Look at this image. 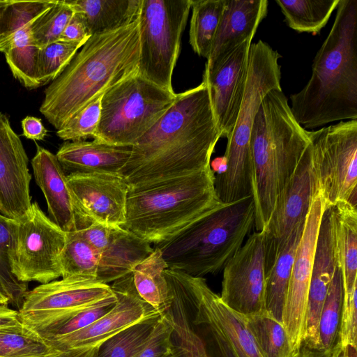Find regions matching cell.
<instances>
[{"label":"cell","instance_id":"obj_1","mask_svg":"<svg viewBox=\"0 0 357 357\" xmlns=\"http://www.w3.org/2000/svg\"><path fill=\"white\" fill-rule=\"evenodd\" d=\"M220 137L202 79L176 93L170 108L132 146L120 175L130 190L205 169Z\"/></svg>","mask_w":357,"mask_h":357},{"label":"cell","instance_id":"obj_2","mask_svg":"<svg viewBox=\"0 0 357 357\" xmlns=\"http://www.w3.org/2000/svg\"><path fill=\"white\" fill-rule=\"evenodd\" d=\"M289 98L292 114L305 130L357 119V0H340L310 79Z\"/></svg>","mask_w":357,"mask_h":357},{"label":"cell","instance_id":"obj_3","mask_svg":"<svg viewBox=\"0 0 357 357\" xmlns=\"http://www.w3.org/2000/svg\"><path fill=\"white\" fill-rule=\"evenodd\" d=\"M139 18L115 31L91 36L46 88L40 113L56 130L107 89L136 74Z\"/></svg>","mask_w":357,"mask_h":357},{"label":"cell","instance_id":"obj_4","mask_svg":"<svg viewBox=\"0 0 357 357\" xmlns=\"http://www.w3.org/2000/svg\"><path fill=\"white\" fill-rule=\"evenodd\" d=\"M310 143L308 130L295 119L282 88L270 91L255 116L250 137L257 231L266 227L278 195Z\"/></svg>","mask_w":357,"mask_h":357},{"label":"cell","instance_id":"obj_5","mask_svg":"<svg viewBox=\"0 0 357 357\" xmlns=\"http://www.w3.org/2000/svg\"><path fill=\"white\" fill-rule=\"evenodd\" d=\"M254 225L251 195L229 203L220 202L153 248L160 250L168 269L204 278L223 270Z\"/></svg>","mask_w":357,"mask_h":357},{"label":"cell","instance_id":"obj_6","mask_svg":"<svg viewBox=\"0 0 357 357\" xmlns=\"http://www.w3.org/2000/svg\"><path fill=\"white\" fill-rule=\"evenodd\" d=\"M211 167L130 190L122 226L154 245L167 241L220 202Z\"/></svg>","mask_w":357,"mask_h":357},{"label":"cell","instance_id":"obj_7","mask_svg":"<svg viewBox=\"0 0 357 357\" xmlns=\"http://www.w3.org/2000/svg\"><path fill=\"white\" fill-rule=\"evenodd\" d=\"M282 57L267 43H251L245 90L241 109L222 159V170L215 176L219 200L234 202L252 195L250 137L255 116L264 98L281 89Z\"/></svg>","mask_w":357,"mask_h":357},{"label":"cell","instance_id":"obj_8","mask_svg":"<svg viewBox=\"0 0 357 357\" xmlns=\"http://www.w3.org/2000/svg\"><path fill=\"white\" fill-rule=\"evenodd\" d=\"M176 97L137 73L107 89L93 140L132 146L165 114Z\"/></svg>","mask_w":357,"mask_h":357},{"label":"cell","instance_id":"obj_9","mask_svg":"<svg viewBox=\"0 0 357 357\" xmlns=\"http://www.w3.org/2000/svg\"><path fill=\"white\" fill-rule=\"evenodd\" d=\"M191 0H142L137 73L154 84L174 91L172 74L180 52Z\"/></svg>","mask_w":357,"mask_h":357},{"label":"cell","instance_id":"obj_10","mask_svg":"<svg viewBox=\"0 0 357 357\" xmlns=\"http://www.w3.org/2000/svg\"><path fill=\"white\" fill-rule=\"evenodd\" d=\"M318 192L326 208L339 202L356 206L357 119L308 130Z\"/></svg>","mask_w":357,"mask_h":357},{"label":"cell","instance_id":"obj_11","mask_svg":"<svg viewBox=\"0 0 357 357\" xmlns=\"http://www.w3.org/2000/svg\"><path fill=\"white\" fill-rule=\"evenodd\" d=\"M66 241V232L32 203L24 216L13 220L8 252L12 273L24 283L46 284L61 277Z\"/></svg>","mask_w":357,"mask_h":357},{"label":"cell","instance_id":"obj_12","mask_svg":"<svg viewBox=\"0 0 357 357\" xmlns=\"http://www.w3.org/2000/svg\"><path fill=\"white\" fill-rule=\"evenodd\" d=\"M116 301L108 284L96 279L69 277L27 291L18 312L21 322L35 330L87 308Z\"/></svg>","mask_w":357,"mask_h":357},{"label":"cell","instance_id":"obj_13","mask_svg":"<svg viewBox=\"0 0 357 357\" xmlns=\"http://www.w3.org/2000/svg\"><path fill=\"white\" fill-rule=\"evenodd\" d=\"M117 301L104 316L72 333L45 340L56 351V357H98L102 344L122 330L162 313L138 294L130 273L110 285Z\"/></svg>","mask_w":357,"mask_h":357},{"label":"cell","instance_id":"obj_14","mask_svg":"<svg viewBox=\"0 0 357 357\" xmlns=\"http://www.w3.org/2000/svg\"><path fill=\"white\" fill-rule=\"evenodd\" d=\"M266 250L264 231L249 236L223 268L222 302L247 317L266 312Z\"/></svg>","mask_w":357,"mask_h":357},{"label":"cell","instance_id":"obj_15","mask_svg":"<svg viewBox=\"0 0 357 357\" xmlns=\"http://www.w3.org/2000/svg\"><path fill=\"white\" fill-rule=\"evenodd\" d=\"M326 209L324 200L317 191L305 218L291 269L282 324L295 356L305 337L308 291L319 229Z\"/></svg>","mask_w":357,"mask_h":357},{"label":"cell","instance_id":"obj_16","mask_svg":"<svg viewBox=\"0 0 357 357\" xmlns=\"http://www.w3.org/2000/svg\"><path fill=\"white\" fill-rule=\"evenodd\" d=\"M56 0H11L0 24V52L14 77L24 87L40 86L37 77L40 49L31 35L33 23L47 12Z\"/></svg>","mask_w":357,"mask_h":357},{"label":"cell","instance_id":"obj_17","mask_svg":"<svg viewBox=\"0 0 357 357\" xmlns=\"http://www.w3.org/2000/svg\"><path fill=\"white\" fill-rule=\"evenodd\" d=\"M188 309L210 322L229 342L237 357H261L243 316L229 308L204 278L165 269Z\"/></svg>","mask_w":357,"mask_h":357},{"label":"cell","instance_id":"obj_18","mask_svg":"<svg viewBox=\"0 0 357 357\" xmlns=\"http://www.w3.org/2000/svg\"><path fill=\"white\" fill-rule=\"evenodd\" d=\"M310 143L289 180L278 195L265 234L266 271L295 228L305 222L317 192Z\"/></svg>","mask_w":357,"mask_h":357},{"label":"cell","instance_id":"obj_19","mask_svg":"<svg viewBox=\"0 0 357 357\" xmlns=\"http://www.w3.org/2000/svg\"><path fill=\"white\" fill-rule=\"evenodd\" d=\"M251 40L243 43L212 69H204L213 114L221 137L228 139L242 104L248 75Z\"/></svg>","mask_w":357,"mask_h":357},{"label":"cell","instance_id":"obj_20","mask_svg":"<svg viewBox=\"0 0 357 357\" xmlns=\"http://www.w3.org/2000/svg\"><path fill=\"white\" fill-rule=\"evenodd\" d=\"M66 182L79 206L93 222L109 227L125 224L129 187L120 174L70 173Z\"/></svg>","mask_w":357,"mask_h":357},{"label":"cell","instance_id":"obj_21","mask_svg":"<svg viewBox=\"0 0 357 357\" xmlns=\"http://www.w3.org/2000/svg\"><path fill=\"white\" fill-rule=\"evenodd\" d=\"M29 158L8 116L0 112V212L13 220L31 206Z\"/></svg>","mask_w":357,"mask_h":357},{"label":"cell","instance_id":"obj_22","mask_svg":"<svg viewBox=\"0 0 357 357\" xmlns=\"http://www.w3.org/2000/svg\"><path fill=\"white\" fill-rule=\"evenodd\" d=\"M31 163L36 183L46 200L49 218L57 226L67 233L84 229L93 222L73 196L56 155L37 145Z\"/></svg>","mask_w":357,"mask_h":357},{"label":"cell","instance_id":"obj_23","mask_svg":"<svg viewBox=\"0 0 357 357\" xmlns=\"http://www.w3.org/2000/svg\"><path fill=\"white\" fill-rule=\"evenodd\" d=\"M165 278L171 304L164 313L173 326L172 343L181 356L237 357L229 342L211 324H192L178 290L169 278Z\"/></svg>","mask_w":357,"mask_h":357},{"label":"cell","instance_id":"obj_24","mask_svg":"<svg viewBox=\"0 0 357 357\" xmlns=\"http://www.w3.org/2000/svg\"><path fill=\"white\" fill-rule=\"evenodd\" d=\"M268 8L267 0H226L205 68H213L243 43L252 40Z\"/></svg>","mask_w":357,"mask_h":357},{"label":"cell","instance_id":"obj_25","mask_svg":"<svg viewBox=\"0 0 357 357\" xmlns=\"http://www.w3.org/2000/svg\"><path fill=\"white\" fill-rule=\"evenodd\" d=\"M336 267L328 208L323 214L317 240L308 291L305 333L302 342L312 348L321 349L318 333L319 316Z\"/></svg>","mask_w":357,"mask_h":357},{"label":"cell","instance_id":"obj_26","mask_svg":"<svg viewBox=\"0 0 357 357\" xmlns=\"http://www.w3.org/2000/svg\"><path fill=\"white\" fill-rule=\"evenodd\" d=\"M132 146H118L93 141L66 142L56 156L66 172L120 174L128 162Z\"/></svg>","mask_w":357,"mask_h":357},{"label":"cell","instance_id":"obj_27","mask_svg":"<svg viewBox=\"0 0 357 357\" xmlns=\"http://www.w3.org/2000/svg\"><path fill=\"white\" fill-rule=\"evenodd\" d=\"M331 237L336 266L343 282L344 304L348 306L357 291V210L349 202L330 208Z\"/></svg>","mask_w":357,"mask_h":357},{"label":"cell","instance_id":"obj_28","mask_svg":"<svg viewBox=\"0 0 357 357\" xmlns=\"http://www.w3.org/2000/svg\"><path fill=\"white\" fill-rule=\"evenodd\" d=\"M151 243L122 227H111L108 243L100 252L96 280L108 284L132 272L153 252Z\"/></svg>","mask_w":357,"mask_h":357},{"label":"cell","instance_id":"obj_29","mask_svg":"<svg viewBox=\"0 0 357 357\" xmlns=\"http://www.w3.org/2000/svg\"><path fill=\"white\" fill-rule=\"evenodd\" d=\"M84 18L91 36L128 26L139 18L142 0H66Z\"/></svg>","mask_w":357,"mask_h":357},{"label":"cell","instance_id":"obj_30","mask_svg":"<svg viewBox=\"0 0 357 357\" xmlns=\"http://www.w3.org/2000/svg\"><path fill=\"white\" fill-rule=\"evenodd\" d=\"M304 224L305 222L295 228L266 271L265 310L282 324L295 253Z\"/></svg>","mask_w":357,"mask_h":357},{"label":"cell","instance_id":"obj_31","mask_svg":"<svg viewBox=\"0 0 357 357\" xmlns=\"http://www.w3.org/2000/svg\"><path fill=\"white\" fill-rule=\"evenodd\" d=\"M132 270L133 282L139 296L154 309L163 313L170 306L171 296L163 272L167 265L159 249Z\"/></svg>","mask_w":357,"mask_h":357},{"label":"cell","instance_id":"obj_32","mask_svg":"<svg viewBox=\"0 0 357 357\" xmlns=\"http://www.w3.org/2000/svg\"><path fill=\"white\" fill-rule=\"evenodd\" d=\"M343 304L342 278L340 269L336 267L319 320V344L326 354H340L344 351L340 336Z\"/></svg>","mask_w":357,"mask_h":357},{"label":"cell","instance_id":"obj_33","mask_svg":"<svg viewBox=\"0 0 357 357\" xmlns=\"http://www.w3.org/2000/svg\"><path fill=\"white\" fill-rule=\"evenodd\" d=\"M340 0H275L291 29L318 34L328 22Z\"/></svg>","mask_w":357,"mask_h":357},{"label":"cell","instance_id":"obj_34","mask_svg":"<svg viewBox=\"0 0 357 357\" xmlns=\"http://www.w3.org/2000/svg\"><path fill=\"white\" fill-rule=\"evenodd\" d=\"M226 0H191L189 42L194 52L208 59Z\"/></svg>","mask_w":357,"mask_h":357},{"label":"cell","instance_id":"obj_35","mask_svg":"<svg viewBox=\"0 0 357 357\" xmlns=\"http://www.w3.org/2000/svg\"><path fill=\"white\" fill-rule=\"evenodd\" d=\"M243 318L261 357H296L282 323L266 312Z\"/></svg>","mask_w":357,"mask_h":357},{"label":"cell","instance_id":"obj_36","mask_svg":"<svg viewBox=\"0 0 357 357\" xmlns=\"http://www.w3.org/2000/svg\"><path fill=\"white\" fill-rule=\"evenodd\" d=\"M100 259V252L77 232H67L60 259L61 277L96 279Z\"/></svg>","mask_w":357,"mask_h":357},{"label":"cell","instance_id":"obj_37","mask_svg":"<svg viewBox=\"0 0 357 357\" xmlns=\"http://www.w3.org/2000/svg\"><path fill=\"white\" fill-rule=\"evenodd\" d=\"M56 351L37 332L22 323L0 329V357H56Z\"/></svg>","mask_w":357,"mask_h":357},{"label":"cell","instance_id":"obj_38","mask_svg":"<svg viewBox=\"0 0 357 357\" xmlns=\"http://www.w3.org/2000/svg\"><path fill=\"white\" fill-rule=\"evenodd\" d=\"M161 315L151 317L119 332L102 344L98 357H135Z\"/></svg>","mask_w":357,"mask_h":357},{"label":"cell","instance_id":"obj_39","mask_svg":"<svg viewBox=\"0 0 357 357\" xmlns=\"http://www.w3.org/2000/svg\"><path fill=\"white\" fill-rule=\"evenodd\" d=\"M84 44L58 40L40 50L37 77L40 86L54 81L66 68Z\"/></svg>","mask_w":357,"mask_h":357},{"label":"cell","instance_id":"obj_40","mask_svg":"<svg viewBox=\"0 0 357 357\" xmlns=\"http://www.w3.org/2000/svg\"><path fill=\"white\" fill-rule=\"evenodd\" d=\"M13 219L0 213V291L9 304L20 308L27 290V283L19 281L12 273L8 252Z\"/></svg>","mask_w":357,"mask_h":357},{"label":"cell","instance_id":"obj_41","mask_svg":"<svg viewBox=\"0 0 357 357\" xmlns=\"http://www.w3.org/2000/svg\"><path fill=\"white\" fill-rule=\"evenodd\" d=\"M74 10L66 0L56 3L33 24L31 35L33 43L40 49L59 40Z\"/></svg>","mask_w":357,"mask_h":357},{"label":"cell","instance_id":"obj_42","mask_svg":"<svg viewBox=\"0 0 357 357\" xmlns=\"http://www.w3.org/2000/svg\"><path fill=\"white\" fill-rule=\"evenodd\" d=\"M102 95L75 114L61 128L56 130V135L67 142L93 138L100 119Z\"/></svg>","mask_w":357,"mask_h":357},{"label":"cell","instance_id":"obj_43","mask_svg":"<svg viewBox=\"0 0 357 357\" xmlns=\"http://www.w3.org/2000/svg\"><path fill=\"white\" fill-rule=\"evenodd\" d=\"M115 303H106L87 308L70 317L44 325L33 331L37 332L44 340L68 335L96 321L107 314Z\"/></svg>","mask_w":357,"mask_h":357},{"label":"cell","instance_id":"obj_44","mask_svg":"<svg viewBox=\"0 0 357 357\" xmlns=\"http://www.w3.org/2000/svg\"><path fill=\"white\" fill-rule=\"evenodd\" d=\"M173 326L163 312L135 357H163L172 348Z\"/></svg>","mask_w":357,"mask_h":357},{"label":"cell","instance_id":"obj_45","mask_svg":"<svg viewBox=\"0 0 357 357\" xmlns=\"http://www.w3.org/2000/svg\"><path fill=\"white\" fill-rule=\"evenodd\" d=\"M356 292H355L351 303L348 306L343 307L340 332L341 343L343 349L348 344L356 346Z\"/></svg>","mask_w":357,"mask_h":357},{"label":"cell","instance_id":"obj_46","mask_svg":"<svg viewBox=\"0 0 357 357\" xmlns=\"http://www.w3.org/2000/svg\"><path fill=\"white\" fill-rule=\"evenodd\" d=\"M91 36L84 17L80 13L74 12L59 40L84 44Z\"/></svg>","mask_w":357,"mask_h":357},{"label":"cell","instance_id":"obj_47","mask_svg":"<svg viewBox=\"0 0 357 357\" xmlns=\"http://www.w3.org/2000/svg\"><path fill=\"white\" fill-rule=\"evenodd\" d=\"M110 229L109 226L93 222L86 228L75 232L101 252L108 243Z\"/></svg>","mask_w":357,"mask_h":357},{"label":"cell","instance_id":"obj_48","mask_svg":"<svg viewBox=\"0 0 357 357\" xmlns=\"http://www.w3.org/2000/svg\"><path fill=\"white\" fill-rule=\"evenodd\" d=\"M23 130L22 135L31 140H43L47 130L40 119L27 116L21 122Z\"/></svg>","mask_w":357,"mask_h":357},{"label":"cell","instance_id":"obj_49","mask_svg":"<svg viewBox=\"0 0 357 357\" xmlns=\"http://www.w3.org/2000/svg\"><path fill=\"white\" fill-rule=\"evenodd\" d=\"M19 312L8 307V305H0V329L20 324Z\"/></svg>","mask_w":357,"mask_h":357},{"label":"cell","instance_id":"obj_50","mask_svg":"<svg viewBox=\"0 0 357 357\" xmlns=\"http://www.w3.org/2000/svg\"><path fill=\"white\" fill-rule=\"evenodd\" d=\"M296 357H344V351L340 354H326L321 349L312 348L302 343Z\"/></svg>","mask_w":357,"mask_h":357},{"label":"cell","instance_id":"obj_51","mask_svg":"<svg viewBox=\"0 0 357 357\" xmlns=\"http://www.w3.org/2000/svg\"><path fill=\"white\" fill-rule=\"evenodd\" d=\"M344 357H357L356 346L347 345L344 349Z\"/></svg>","mask_w":357,"mask_h":357},{"label":"cell","instance_id":"obj_52","mask_svg":"<svg viewBox=\"0 0 357 357\" xmlns=\"http://www.w3.org/2000/svg\"><path fill=\"white\" fill-rule=\"evenodd\" d=\"M11 0H0V24L3 13Z\"/></svg>","mask_w":357,"mask_h":357},{"label":"cell","instance_id":"obj_53","mask_svg":"<svg viewBox=\"0 0 357 357\" xmlns=\"http://www.w3.org/2000/svg\"><path fill=\"white\" fill-rule=\"evenodd\" d=\"M163 357H182V356H181L180 352L176 349V347L173 344L171 351Z\"/></svg>","mask_w":357,"mask_h":357},{"label":"cell","instance_id":"obj_54","mask_svg":"<svg viewBox=\"0 0 357 357\" xmlns=\"http://www.w3.org/2000/svg\"><path fill=\"white\" fill-rule=\"evenodd\" d=\"M9 301L8 298L0 291V305H8Z\"/></svg>","mask_w":357,"mask_h":357},{"label":"cell","instance_id":"obj_55","mask_svg":"<svg viewBox=\"0 0 357 357\" xmlns=\"http://www.w3.org/2000/svg\"><path fill=\"white\" fill-rule=\"evenodd\" d=\"M0 209H1V202H0Z\"/></svg>","mask_w":357,"mask_h":357}]
</instances>
